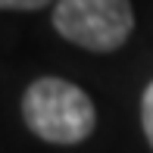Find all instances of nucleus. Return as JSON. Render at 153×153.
<instances>
[{"mask_svg":"<svg viewBox=\"0 0 153 153\" xmlns=\"http://www.w3.org/2000/svg\"><path fill=\"white\" fill-rule=\"evenodd\" d=\"M141 125H144V134H147V141L153 147V81L147 85V91L141 97Z\"/></svg>","mask_w":153,"mask_h":153,"instance_id":"3","label":"nucleus"},{"mask_svg":"<svg viewBox=\"0 0 153 153\" xmlns=\"http://www.w3.org/2000/svg\"><path fill=\"white\" fill-rule=\"evenodd\" d=\"M53 28L81 50L113 53L134 31V6L131 0H56Z\"/></svg>","mask_w":153,"mask_h":153,"instance_id":"2","label":"nucleus"},{"mask_svg":"<svg viewBox=\"0 0 153 153\" xmlns=\"http://www.w3.org/2000/svg\"><path fill=\"white\" fill-rule=\"evenodd\" d=\"M22 119L47 144L72 147L94 134L97 109L78 85L56 75L34 78L22 94Z\"/></svg>","mask_w":153,"mask_h":153,"instance_id":"1","label":"nucleus"},{"mask_svg":"<svg viewBox=\"0 0 153 153\" xmlns=\"http://www.w3.org/2000/svg\"><path fill=\"white\" fill-rule=\"evenodd\" d=\"M47 3H53V0H0V10H16V13H34V10H44Z\"/></svg>","mask_w":153,"mask_h":153,"instance_id":"4","label":"nucleus"}]
</instances>
